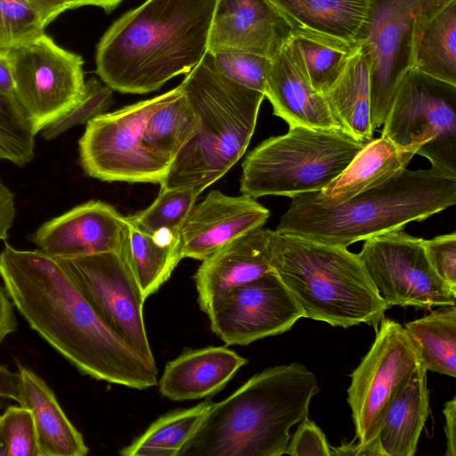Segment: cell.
Returning <instances> with one entry per match:
<instances>
[{
	"mask_svg": "<svg viewBox=\"0 0 456 456\" xmlns=\"http://www.w3.org/2000/svg\"><path fill=\"white\" fill-rule=\"evenodd\" d=\"M124 224L112 206L90 200L43 224L30 240L53 258L118 252Z\"/></svg>",
	"mask_w": 456,
	"mask_h": 456,
	"instance_id": "ac0fdd59",
	"label": "cell"
},
{
	"mask_svg": "<svg viewBox=\"0 0 456 456\" xmlns=\"http://www.w3.org/2000/svg\"><path fill=\"white\" fill-rule=\"evenodd\" d=\"M414 155L385 137L371 139L322 191L304 194L323 206L340 205L407 168Z\"/></svg>",
	"mask_w": 456,
	"mask_h": 456,
	"instance_id": "7402d4cb",
	"label": "cell"
},
{
	"mask_svg": "<svg viewBox=\"0 0 456 456\" xmlns=\"http://www.w3.org/2000/svg\"><path fill=\"white\" fill-rule=\"evenodd\" d=\"M293 31L270 0H216L208 52L240 51L273 60Z\"/></svg>",
	"mask_w": 456,
	"mask_h": 456,
	"instance_id": "2e32d148",
	"label": "cell"
},
{
	"mask_svg": "<svg viewBox=\"0 0 456 456\" xmlns=\"http://www.w3.org/2000/svg\"><path fill=\"white\" fill-rule=\"evenodd\" d=\"M0 94L15 98L12 71L7 54L0 53Z\"/></svg>",
	"mask_w": 456,
	"mask_h": 456,
	"instance_id": "7dc6e473",
	"label": "cell"
},
{
	"mask_svg": "<svg viewBox=\"0 0 456 456\" xmlns=\"http://www.w3.org/2000/svg\"><path fill=\"white\" fill-rule=\"evenodd\" d=\"M7 456H39L31 411L22 405L8 407L0 416Z\"/></svg>",
	"mask_w": 456,
	"mask_h": 456,
	"instance_id": "74e56055",
	"label": "cell"
},
{
	"mask_svg": "<svg viewBox=\"0 0 456 456\" xmlns=\"http://www.w3.org/2000/svg\"><path fill=\"white\" fill-rule=\"evenodd\" d=\"M179 86L198 115L199 127L170 164L160 188H191L200 195L244 155L265 95L217 72L208 52Z\"/></svg>",
	"mask_w": 456,
	"mask_h": 456,
	"instance_id": "5b68a950",
	"label": "cell"
},
{
	"mask_svg": "<svg viewBox=\"0 0 456 456\" xmlns=\"http://www.w3.org/2000/svg\"><path fill=\"white\" fill-rule=\"evenodd\" d=\"M273 231L256 228L219 248L194 274L202 311L218 296L272 272Z\"/></svg>",
	"mask_w": 456,
	"mask_h": 456,
	"instance_id": "d6986e66",
	"label": "cell"
},
{
	"mask_svg": "<svg viewBox=\"0 0 456 456\" xmlns=\"http://www.w3.org/2000/svg\"><path fill=\"white\" fill-rule=\"evenodd\" d=\"M413 69L456 86V0L446 4L426 25Z\"/></svg>",
	"mask_w": 456,
	"mask_h": 456,
	"instance_id": "4dcf8cb0",
	"label": "cell"
},
{
	"mask_svg": "<svg viewBox=\"0 0 456 456\" xmlns=\"http://www.w3.org/2000/svg\"><path fill=\"white\" fill-rule=\"evenodd\" d=\"M445 419L444 433L446 436L445 456H456V397L447 401L443 409Z\"/></svg>",
	"mask_w": 456,
	"mask_h": 456,
	"instance_id": "ee69618b",
	"label": "cell"
},
{
	"mask_svg": "<svg viewBox=\"0 0 456 456\" xmlns=\"http://www.w3.org/2000/svg\"><path fill=\"white\" fill-rule=\"evenodd\" d=\"M112 90L94 77L86 81L85 93L79 102L67 114L42 130V136L51 141L76 126L104 114L112 103Z\"/></svg>",
	"mask_w": 456,
	"mask_h": 456,
	"instance_id": "8d00e7d4",
	"label": "cell"
},
{
	"mask_svg": "<svg viewBox=\"0 0 456 456\" xmlns=\"http://www.w3.org/2000/svg\"><path fill=\"white\" fill-rule=\"evenodd\" d=\"M198 196L191 188H160L158 197L148 208L127 218L137 229L147 234L178 236Z\"/></svg>",
	"mask_w": 456,
	"mask_h": 456,
	"instance_id": "d6a6232c",
	"label": "cell"
},
{
	"mask_svg": "<svg viewBox=\"0 0 456 456\" xmlns=\"http://www.w3.org/2000/svg\"><path fill=\"white\" fill-rule=\"evenodd\" d=\"M199 118L180 86L147 119L142 131L146 147L169 166L195 134Z\"/></svg>",
	"mask_w": 456,
	"mask_h": 456,
	"instance_id": "83f0119b",
	"label": "cell"
},
{
	"mask_svg": "<svg viewBox=\"0 0 456 456\" xmlns=\"http://www.w3.org/2000/svg\"><path fill=\"white\" fill-rule=\"evenodd\" d=\"M358 256L387 308L455 305L456 292L432 269L422 238L386 232L365 240Z\"/></svg>",
	"mask_w": 456,
	"mask_h": 456,
	"instance_id": "4fadbf2b",
	"label": "cell"
},
{
	"mask_svg": "<svg viewBox=\"0 0 456 456\" xmlns=\"http://www.w3.org/2000/svg\"><path fill=\"white\" fill-rule=\"evenodd\" d=\"M205 313L214 333L226 345L239 346L283 333L304 317L273 271L218 296Z\"/></svg>",
	"mask_w": 456,
	"mask_h": 456,
	"instance_id": "9a60e30c",
	"label": "cell"
},
{
	"mask_svg": "<svg viewBox=\"0 0 456 456\" xmlns=\"http://www.w3.org/2000/svg\"><path fill=\"white\" fill-rule=\"evenodd\" d=\"M269 216L252 197L212 191L194 204L178 232L181 256L202 261L232 240L263 227Z\"/></svg>",
	"mask_w": 456,
	"mask_h": 456,
	"instance_id": "e0dca14e",
	"label": "cell"
},
{
	"mask_svg": "<svg viewBox=\"0 0 456 456\" xmlns=\"http://www.w3.org/2000/svg\"><path fill=\"white\" fill-rule=\"evenodd\" d=\"M213 403L206 399L194 407L176 410L161 416L141 436L122 448L119 454L178 456Z\"/></svg>",
	"mask_w": 456,
	"mask_h": 456,
	"instance_id": "1f68e13d",
	"label": "cell"
},
{
	"mask_svg": "<svg viewBox=\"0 0 456 456\" xmlns=\"http://www.w3.org/2000/svg\"><path fill=\"white\" fill-rule=\"evenodd\" d=\"M175 92L176 87L87 122L78 142L84 171L106 182L160 184L169 165L146 147L142 131L149 117Z\"/></svg>",
	"mask_w": 456,
	"mask_h": 456,
	"instance_id": "30bf717a",
	"label": "cell"
},
{
	"mask_svg": "<svg viewBox=\"0 0 456 456\" xmlns=\"http://www.w3.org/2000/svg\"><path fill=\"white\" fill-rule=\"evenodd\" d=\"M422 366L404 327L383 318L369 352L352 372L347 389L358 443L378 436L387 406Z\"/></svg>",
	"mask_w": 456,
	"mask_h": 456,
	"instance_id": "8fae6325",
	"label": "cell"
},
{
	"mask_svg": "<svg viewBox=\"0 0 456 456\" xmlns=\"http://www.w3.org/2000/svg\"><path fill=\"white\" fill-rule=\"evenodd\" d=\"M21 380L19 372H12L0 365V396L20 401Z\"/></svg>",
	"mask_w": 456,
	"mask_h": 456,
	"instance_id": "bcb514c9",
	"label": "cell"
},
{
	"mask_svg": "<svg viewBox=\"0 0 456 456\" xmlns=\"http://www.w3.org/2000/svg\"><path fill=\"white\" fill-rule=\"evenodd\" d=\"M247 362L224 346L185 350L166 365L159 382V391L172 401L215 395Z\"/></svg>",
	"mask_w": 456,
	"mask_h": 456,
	"instance_id": "44dd1931",
	"label": "cell"
},
{
	"mask_svg": "<svg viewBox=\"0 0 456 456\" xmlns=\"http://www.w3.org/2000/svg\"><path fill=\"white\" fill-rule=\"evenodd\" d=\"M40 17L46 27L61 12L67 10L70 0H26Z\"/></svg>",
	"mask_w": 456,
	"mask_h": 456,
	"instance_id": "7bdbcfd3",
	"label": "cell"
},
{
	"mask_svg": "<svg viewBox=\"0 0 456 456\" xmlns=\"http://www.w3.org/2000/svg\"><path fill=\"white\" fill-rule=\"evenodd\" d=\"M381 136L456 178V86L411 69L400 81Z\"/></svg>",
	"mask_w": 456,
	"mask_h": 456,
	"instance_id": "9c48e42d",
	"label": "cell"
},
{
	"mask_svg": "<svg viewBox=\"0 0 456 456\" xmlns=\"http://www.w3.org/2000/svg\"><path fill=\"white\" fill-rule=\"evenodd\" d=\"M451 1L369 0L356 43L368 62L374 130L383 125L400 81L414 67L426 25Z\"/></svg>",
	"mask_w": 456,
	"mask_h": 456,
	"instance_id": "ba28073f",
	"label": "cell"
},
{
	"mask_svg": "<svg viewBox=\"0 0 456 456\" xmlns=\"http://www.w3.org/2000/svg\"><path fill=\"white\" fill-rule=\"evenodd\" d=\"M367 142L339 129L289 126L287 134L265 140L246 156L240 192L256 199L320 191Z\"/></svg>",
	"mask_w": 456,
	"mask_h": 456,
	"instance_id": "52a82bcc",
	"label": "cell"
},
{
	"mask_svg": "<svg viewBox=\"0 0 456 456\" xmlns=\"http://www.w3.org/2000/svg\"><path fill=\"white\" fill-rule=\"evenodd\" d=\"M427 370L422 366L393 398L378 437L385 456H413L429 414Z\"/></svg>",
	"mask_w": 456,
	"mask_h": 456,
	"instance_id": "cb8c5ba5",
	"label": "cell"
},
{
	"mask_svg": "<svg viewBox=\"0 0 456 456\" xmlns=\"http://www.w3.org/2000/svg\"><path fill=\"white\" fill-rule=\"evenodd\" d=\"M118 254L146 299L170 277L183 259L178 236L150 235L137 229L125 216Z\"/></svg>",
	"mask_w": 456,
	"mask_h": 456,
	"instance_id": "d4e9b609",
	"label": "cell"
},
{
	"mask_svg": "<svg viewBox=\"0 0 456 456\" xmlns=\"http://www.w3.org/2000/svg\"><path fill=\"white\" fill-rule=\"evenodd\" d=\"M271 267L301 307L304 317L345 329L360 323L377 328L388 309L358 254L345 247L275 230Z\"/></svg>",
	"mask_w": 456,
	"mask_h": 456,
	"instance_id": "8992f818",
	"label": "cell"
},
{
	"mask_svg": "<svg viewBox=\"0 0 456 456\" xmlns=\"http://www.w3.org/2000/svg\"><path fill=\"white\" fill-rule=\"evenodd\" d=\"M216 0H146L102 37L96 73L112 91L147 94L188 74L208 52Z\"/></svg>",
	"mask_w": 456,
	"mask_h": 456,
	"instance_id": "7a4b0ae2",
	"label": "cell"
},
{
	"mask_svg": "<svg viewBox=\"0 0 456 456\" xmlns=\"http://www.w3.org/2000/svg\"><path fill=\"white\" fill-rule=\"evenodd\" d=\"M385 456L379 437L367 444L349 443L338 447H330V456Z\"/></svg>",
	"mask_w": 456,
	"mask_h": 456,
	"instance_id": "b9f144b4",
	"label": "cell"
},
{
	"mask_svg": "<svg viewBox=\"0 0 456 456\" xmlns=\"http://www.w3.org/2000/svg\"><path fill=\"white\" fill-rule=\"evenodd\" d=\"M16 328L17 322L10 297L4 287L0 286V344Z\"/></svg>",
	"mask_w": 456,
	"mask_h": 456,
	"instance_id": "f6af8a7d",
	"label": "cell"
},
{
	"mask_svg": "<svg viewBox=\"0 0 456 456\" xmlns=\"http://www.w3.org/2000/svg\"><path fill=\"white\" fill-rule=\"evenodd\" d=\"M208 53L213 66L221 75L240 86L262 94L265 93L272 60L258 54L240 51Z\"/></svg>",
	"mask_w": 456,
	"mask_h": 456,
	"instance_id": "d590c367",
	"label": "cell"
},
{
	"mask_svg": "<svg viewBox=\"0 0 456 456\" xmlns=\"http://www.w3.org/2000/svg\"><path fill=\"white\" fill-rule=\"evenodd\" d=\"M284 454L291 456H330V446L322 430L307 418L300 421Z\"/></svg>",
	"mask_w": 456,
	"mask_h": 456,
	"instance_id": "ab89813d",
	"label": "cell"
},
{
	"mask_svg": "<svg viewBox=\"0 0 456 456\" xmlns=\"http://www.w3.org/2000/svg\"><path fill=\"white\" fill-rule=\"evenodd\" d=\"M318 391L301 363L266 369L213 403L178 456L283 455L289 429L307 418Z\"/></svg>",
	"mask_w": 456,
	"mask_h": 456,
	"instance_id": "3957f363",
	"label": "cell"
},
{
	"mask_svg": "<svg viewBox=\"0 0 456 456\" xmlns=\"http://www.w3.org/2000/svg\"><path fill=\"white\" fill-rule=\"evenodd\" d=\"M123 0H70L67 10L86 5H94L102 8L106 12H112Z\"/></svg>",
	"mask_w": 456,
	"mask_h": 456,
	"instance_id": "c3c4849f",
	"label": "cell"
},
{
	"mask_svg": "<svg viewBox=\"0 0 456 456\" xmlns=\"http://www.w3.org/2000/svg\"><path fill=\"white\" fill-rule=\"evenodd\" d=\"M0 277L28 325L80 372L135 389L157 385L158 369L99 317L56 259L5 244Z\"/></svg>",
	"mask_w": 456,
	"mask_h": 456,
	"instance_id": "6da1fadb",
	"label": "cell"
},
{
	"mask_svg": "<svg viewBox=\"0 0 456 456\" xmlns=\"http://www.w3.org/2000/svg\"><path fill=\"white\" fill-rule=\"evenodd\" d=\"M56 259L102 321L143 360L156 365L143 320L145 298L118 252Z\"/></svg>",
	"mask_w": 456,
	"mask_h": 456,
	"instance_id": "5bb4252c",
	"label": "cell"
},
{
	"mask_svg": "<svg viewBox=\"0 0 456 456\" xmlns=\"http://www.w3.org/2000/svg\"><path fill=\"white\" fill-rule=\"evenodd\" d=\"M289 43L311 86L322 94L338 80L357 44L303 30H294Z\"/></svg>",
	"mask_w": 456,
	"mask_h": 456,
	"instance_id": "f546056e",
	"label": "cell"
},
{
	"mask_svg": "<svg viewBox=\"0 0 456 456\" xmlns=\"http://www.w3.org/2000/svg\"><path fill=\"white\" fill-rule=\"evenodd\" d=\"M427 370L456 377V307L444 306L405 323Z\"/></svg>",
	"mask_w": 456,
	"mask_h": 456,
	"instance_id": "f1b7e54d",
	"label": "cell"
},
{
	"mask_svg": "<svg viewBox=\"0 0 456 456\" xmlns=\"http://www.w3.org/2000/svg\"><path fill=\"white\" fill-rule=\"evenodd\" d=\"M0 456H7V446L3 434L0 421Z\"/></svg>",
	"mask_w": 456,
	"mask_h": 456,
	"instance_id": "681fc988",
	"label": "cell"
},
{
	"mask_svg": "<svg viewBox=\"0 0 456 456\" xmlns=\"http://www.w3.org/2000/svg\"><path fill=\"white\" fill-rule=\"evenodd\" d=\"M37 134L16 98L0 94V159L19 167L31 162Z\"/></svg>",
	"mask_w": 456,
	"mask_h": 456,
	"instance_id": "836d02e7",
	"label": "cell"
},
{
	"mask_svg": "<svg viewBox=\"0 0 456 456\" xmlns=\"http://www.w3.org/2000/svg\"><path fill=\"white\" fill-rule=\"evenodd\" d=\"M15 98L37 133L67 114L85 93L84 61L45 33L7 53Z\"/></svg>",
	"mask_w": 456,
	"mask_h": 456,
	"instance_id": "7c38bea8",
	"label": "cell"
},
{
	"mask_svg": "<svg viewBox=\"0 0 456 456\" xmlns=\"http://www.w3.org/2000/svg\"><path fill=\"white\" fill-rule=\"evenodd\" d=\"M15 215L14 195L0 178V240L7 239Z\"/></svg>",
	"mask_w": 456,
	"mask_h": 456,
	"instance_id": "60d3db41",
	"label": "cell"
},
{
	"mask_svg": "<svg viewBox=\"0 0 456 456\" xmlns=\"http://www.w3.org/2000/svg\"><path fill=\"white\" fill-rule=\"evenodd\" d=\"M294 30L322 34L355 44L369 0H270Z\"/></svg>",
	"mask_w": 456,
	"mask_h": 456,
	"instance_id": "4316f807",
	"label": "cell"
},
{
	"mask_svg": "<svg viewBox=\"0 0 456 456\" xmlns=\"http://www.w3.org/2000/svg\"><path fill=\"white\" fill-rule=\"evenodd\" d=\"M456 203V178L441 171L403 169L384 183L334 207L305 194L292 198L276 231L321 244L347 246L400 231Z\"/></svg>",
	"mask_w": 456,
	"mask_h": 456,
	"instance_id": "277c9868",
	"label": "cell"
},
{
	"mask_svg": "<svg viewBox=\"0 0 456 456\" xmlns=\"http://www.w3.org/2000/svg\"><path fill=\"white\" fill-rule=\"evenodd\" d=\"M324 96L341 131L359 142L372 139L369 67L358 44L343 72Z\"/></svg>",
	"mask_w": 456,
	"mask_h": 456,
	"instance_id": "484cf974",
	"label": "cell"
},
{
	"mask_svg": "<svg viewBox=\"0 0 456 456\" xmlns=\"http://www.w3.org/2000/svg\"><path fill=\"white\" fill-rule=\"evenodd\" d=\"M21 380L19 404L31 411L39 456H85L88 447L62 411L55 395L37 374L17 363Z\"/></svg>",
	"mask_w": 456,
	"mask_h": 456,
	"instance_id": "603a6c76",
	"label": "cell"
},
{
	"mask_svg": "<svg viewBox=\"0 0 456 456\" xmlns=\"http://www.w3.org/2000/svg\"><path fill=\"white\" fill-rule=\"evenodd\" d=\"M423 247L436 275L456 292V232L423 240Z\"/></svg>",
	"mask_w": 456,
	"mask_h": 456,
	"instance_id": "f35d334b",
	"label": "cell"
},
{
	"mask_svg": "<svg viewBox=\"0 0 456 456\" xmlns=\"http://www.w3.org/2000/svg\"><path fill=\"white\" fill-rule=\"evenodd\" d=\"M45 26L26 0H0V53L45 34Z\"/></svg>",
	"mask_w": 456,
	"mask_h": 456,
	"instance_id": "e575fe53",
	"label": "cell"
},
{
	"mask_svg": "<svg viewBox=\"0 0 456 456\" xmlns=\"http://www.w3.org/2000/svg\"><path fill=\"white\" fill-rule=\"evenodd\" d=\"M264 94L273 114L289 126L339 129L324 94L311 86L289 41L271 61Z\"/></svg>",
	"mask_w": 456,
	"mask_h": 456,
	"instance_id": "ffe728a7",
	"label": "cell"
}]
</instances>
